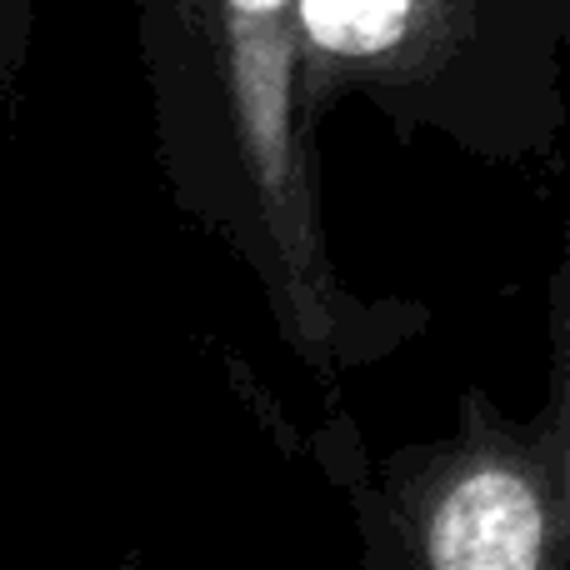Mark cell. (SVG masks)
<instances>
[{
	"label": "cell",
	"mask_w": 570,
	"mask_h": 570,
	"mask_svg": "<svg viewBox=\"0 0 570 570\" xmlns=\"http://www.w3.org/2000/svg\"><path fill=\"white\" fill-rule=\"evenodd\" d=\"M30 40V0H0V50H6V86H16L20 56Z\"/></svg>",
	"instance_id": "obj_5"
},
{
	"label": "cell",
	"mask_w": 570,
	"mask_h": 570,
	"mask_svg": "<svg viewBox=\"0 0 570 570\" xmlns=\"http://www.w3.org/2000/svg\"><path fill=\"white\" fill-rule=\"evenodd\" d=\"M375 505L401 561L431 570H566V411L551 401L535 421H511L485 395H465L451 441L391 455Z\"/></svg>",
	"instance_id": "obj_2"
},
{
	"label": "cell",
	"mask_w": 570,
	"mask_h": 570,
	"mask_svg": "<svg viewBox=\"0 0 570 570\" xmlns=\"http://www.w3.org/2000/svg\"><path fill=\"white\" fill-rule=\"evenodd\" d=\"M445 0H301L305 20V120L321 116V90L341 76L401 66L431 30Z\"/></svg>",
	"instance_id": "obj_3"
},
{
	"label": "cell",
	"mask_w": 570,
	"mask_h": 570,
	"mask_svg": "<svg viewBox=\"0 0 570 570\" xmlns=\"http://www.w3.org/2000/svg\"><path fill=\"white\" fill-rule=\"evenodd\" d=\"M160 160L180 200L261 281L315 375L361 355L365 311L321 230L305 120L301 0H136Z\"/></svg>",
	"instance_id": "obj_1"
},
{
	"label": "cell",
	"mask_w": 570,
	"mask_h": 570,
	"mask_svg": "<svg viewBox=\"0 0 570 570\" xmlns=\"http://www.w3.org/2000/svg\"><path fill=\"white\" fill-rule=\"evenodd\" d=\"M551 401L570 421V261L556 276V375H551Z\"/></svg>",
	"instance_id": "obj_4"
}]
</instances>
